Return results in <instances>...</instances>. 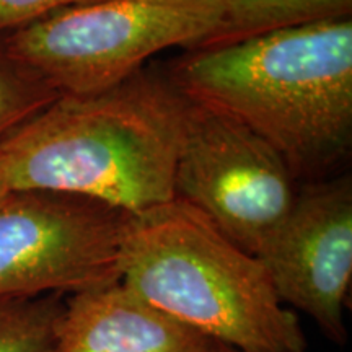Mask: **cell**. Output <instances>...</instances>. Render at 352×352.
<instances>
[{
  "label": "cell",
  "instance_id": "cell-7",
  "mask_svg": "<svg viewBox=\"0 0 352 352\" xmlns=\"http://www.w3.org/2000/svg\"><path fill=\"white\" fill-rule=\"evenodd\" d=\"M280 302L310 315L334 342H346L344 307L352 277V182L316 179L256 256Z\"/></svg>",
  "mask_w": 352,
  "mask_h": 352
},
{
  "label": "cell",
  "instance_id": "cell-2",
  "mask_svg": "<svg viewBox=\"0 0 352 352\" xmlns=\"http://www.w3.org/2000/svg\"><path fill=\"white\" fill-rule=\"evenodd\" d=\"M170 80L188 100L256 132L296 179L316 182L349 152L351 16L201 47Z\"/></svg>",
  "mask_w": 352,
  "mask_h": 352
},
{
  "label": "cell",
  "instance_id": "cell-6",
  "mask_svg": "<svg viewBox=\"0 0 352 352\" xmlns=\"http://www.w3.org/2000/svg\"><path fill=\"white\" fill-rule=\"evenodd\" d=\"M129 217L85 197L10 191L0 199V300L118 283Z\"/></svg>",
  "mask_w": 352,
  "mask_h": 352
},
{
  "label": "cell",
  "instance_id": "cell-9",
  "mask_svg": "<svg viewBox=\"0 0 352 352\" xmlns=\"http://www.w3.org/2000/svg\"><path fill=\"white\" fill-rule=\"evenodd\" d=\"M351 8L352 0H227L223 26L209 46L277 30L349 19Z\"/></svg>",
  "mask_w": 352,
  "mask_h": 352
},
{
  "label": "cell",
  "instance_id": "cell-8",
  "mask_svg": "<svg viewBox=\"0 0 352 352\" xmlns=\"http://www.w3.org/2000/svg\"><path fill=\"white\" fill-rule=\"evenodd\" d=\"M210 344L118 280L64 302L52 352H209Z\"/></svg>",
  "mask_w": 352,
  "mask_h": 352
},
{
  "label": "cell",
  "instance_id": "cell-10",
  "mask_svg": "<svg viewBox=\"0 0 352 352\" xmlns=\"http://www.w3.org/2000/svg\"><path fill=\"white\" fill-rule=\"evenodd\" d=\"M63 310L59 294L0 300V352H52Z\"/></svg>",
  "mask_w": 352,
  "mask_h": 352
},
{
  "label": "cell",
  "instance_id": "cell-11",
  "mask_svg": "<svg viewBox=\"0 0 352 352\" xmlns=\"http://www.w3.org/2000/svg\"><path fill=\"white\" fill-rule=\"evenodd\" d=\"M59 96L0 56V140Z\"/></svg>",
  "mask_w": 352,
  "mask_h": 352
},
{
  "label": "cell",
  "instance_id": "cell-4",
  "mask_svg": "<svg viewBox=\"0 0 352 352\" xmlns=\"http://www.w3.org/2000/svg\"><path fill=\"white\" fill-rule=\"evenodd\" d=\"M227 0H101L21 26L2 54L57 95L120 85L170 47H206L219 36Z\"/></svg>",
  "mask_w": 352,
  "mask_h": 352
},
{
  "label": "cell",
  "instance_id": "cell-14",
  "mask_svg": "<svg viewBox=\"0 0 352 352\" xmlns=\"http://www.w3.org/2000/svg\"><path fill=\"white\" fill-rule=\"evenodd\" d=\"M209 352H246V351L236 349V347L228 346V344H223V342L214 341V340H212V344H210Z\"/></svg>",
  "mask_w": 352,
  "mask_h": 352
},
{
  "label": "cell",
  "instance_id": "cell-13",
  "mask_svg": "<svg viewBox=\"0 0 352 352\" xmlns=\"http://www.w3.org/2000/svg\"><path fill=\"white\" fill-rule=\"evenodd\" d=\"M10 191L12 189H10V184H8V179H7L6 165H3L2 157H0V199H2L6 195H8Z\"/></svg>",
  "mask_w": 352,
  "mask_h": 352
},
{
  "label": "cell",
  "instance_id": "cell-12",
  "mask_svg": "<svg viewBox=\"0 0 352 352\" xmlns=\"http://www.w3.org/2000/svg\"><path fill=\"white\" fill-rule=\"evenodd\" d=\"M101 0H0V33L36 21L51 13L70 7L88 6Z\"/></svg>",
  "mask_w": 352,
  "mask_h": 352
},
{
  "label": "cell",
  "instance_id": "cell-5",
  "mask_svg": "<svg viewBox=\"0 0 352 352\" xmlns=\"http://www.w3.org/2000/svg\"><path fill=\"white\" fill-rule=\"evenodd\" d=\"M296 197V176L271 144L228 114L186 98L175 199L258 256Z\"/></svg>",
  "mask_w": 352,
  "mask_h": 352
},
{
  "label": "cell",
  "instance_id": "cell-3",
  "mask_svg": "<svg viewBox=\"0 0 352 352\" xmlns=\"http://www.w3.org/2000/svg\"><path fill=\"white\" fill-rule=\"evenodd\" d=\"M120 283L209 340L246 352L307 349L261 261L183 201L131 215Z\"/></svg>",
  "mask_w": 352,
  "mask_h": 352
},
{
  "label": "cell",
  "instance_id": "cell-1",
  "mask_svg": "<svg viewBox=\"0 0 352 352\" xmlns=\"http://www.w3.org/2000/svg\"><path fill=\"white\" fill-rule=\"evenodd\" d=\"M186 98L147 70L91 95H59L0 140L12 191L78 196L142 214L175 199Z\"/></svg>",
  "mask_w": 352,
  "mask_h": 352
}]
</instances>
